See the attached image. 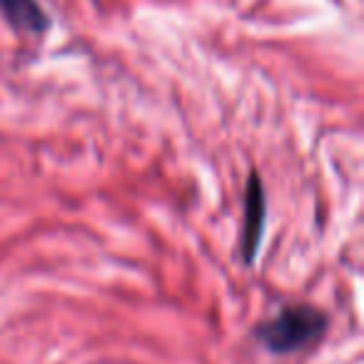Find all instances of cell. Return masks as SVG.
Instances as JSON below:
<instances>
[{
    "label": "cell",
    "instance_id": "6da1fadb",
    "mask_svg": "<svg viewBox=\"0 0 364 364\" xmlns=\"http://www.w3.org/2000/svg\"><path fill=\"white\" fill-rule=\"evenodd\" d=\"M329 317L312 304H287L272 319L255 327V337L272 354H294L317 344L327 332Z\"/></svg>",
    "mask_w": 364,
    "mask_h": 364
},
{
    "label": "cell",
    "instance_id": "7a4b0ae2",
    "mask_svg": "<svg viewBox=\"0 0 364 364\" xmlns=\"http://www.w3.org/2000/svg\"><path fill=\"white\" fill-rule=\"evenodd\" d=\"M264 225H267V190L257 172H250L247 190H245L242 235H240V257L245 264H252L257 259L259 245L264 237Z\"/></svg>",
    "mask_w": 364,
    "mask_h": 364
},
{
    "label": "cell",
    "instance_id": "3957f363",
    "mask_svg": "<svg viewBox=\"0 0 364 364\" xmlns=\"http://www.w3.org/2000/svg\"><path fill=\"white\" fill-rule=\"evenodd\" d=\"M0 11L6 13L11 26L21 28L28 33H46L48 31V16L38 0H0Z\"/></svg>",
    "mask_w": 364,
    "mask_h": 364
}]
</instances>
